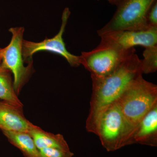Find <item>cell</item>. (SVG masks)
<instances>
[{"label":"cell","instance_id":"obj_1","mask_svg":"<svg viewBox=\"0 0 157 157\" xmlns=\"http://www.w3.org/2000/svg\"><path fill=\"white\" fill-rule=\"evenodd\" d=\"M142 74L141 60L135 51L112 73L104 76L91 75L92 94L86 122L88 132L96 135L98 121L104 110L117 101L129 85Z\"/></svg>","mask_w":157,"mask_h":157},{"label":"cell","instance_id":"obj_2","mask_svg":"<svg viewBox=\"0 0 157 157\" xmlns=\"http://www.w3.org/2000/svg\"><path fill=\"white\" fill-rule=\"evenodd\" d=\"M117 102L126 123L127 146L140 121L157 104V85L139 76L129 85Z\"/></svg>","mask_w":157,"mask_h":157},{"label":"cell","instance_id":"obj_3","mask_svg":"<svg viewBox=\"0 0 157 157\" xmlns=\"http://www.w3.org/2000/svg\"><path fill=\"white\" fill-rule=\"evenodd\" d=\"M157 0H122L110 21L98 31L99 36L112 32L149 29L147 22L149 10Z\"/></svg>","mask_w":157,"mask_h":157},{"label":"cell","instance_id":"obj_4","mask_svg":"<svg viewBox=\"0 0 157 157\" xmlns=\"http://www.w3.org/2000/svg\"><path fill=\"white\" fill-rule=\"evenodd\" d=\"M96 135L107 151H114L126 146V123L116 101L107 107L98 121Z\"/></svg>","mask_w":157,"mask_h":157},{"label":"cell","instance_id":"obj_5","mask_svg":"<svg viewBox=\"0 0 157 157\" xmlns=\"http://www.w3.org/2000/svg\"><path fill=\"white\" fill-rule=\"evenodd\" d=\"M23 27L11 28V42L3 48L2 65L10 70L14 76L13 85L17 95L28 81L33 71V61L25 66L22 56V46L24 33Z\"/></svg>","mask_w":157,"mask_h":157},{"label":"cell","instance_id":"obj_6","mask_svg":"<svg viewBox=\"0 0 157 157\" xmlns=\"http://www.w3.org/2000/svg\"><path fill=\"white\" fill-rule=\"evenodd\" d=\"M135 51V48L121 50L110 47L98 46L89 52L78 56L79 63L91 75L104 76L112 73L128 56Z\"/></svg>","mask_w":157,"mask_h":157},{"label":"cell","instance_id":"obj_7","mask_svg":"<svg viewBox=\"0 0 157 157\" xmlns=\"http://www.w3.org/2000/svg\"><path fill=\"white\" fill-rule=\"evenodd\" d=\"M71 12L68 8L63 11L62 16V24L58 33L53 38H46L42 42H36L23 40L22 53L25 62L27 63L33 61V56L36 52L41 51H47L55 53L63 57L72 67L80 66L78 56L74 55L67 50L63 39L66 25Z\"/></svg>","mask_w":157,"mask_h":157},{"label":"cell","instance_id":"obj_8","mask_svg":"<svg viewBox=\"0 0 157 157\" xmlns=\"http://www.w3.org/2000/svg\"><path fill=\"white\" fill-rule=\"evenodd\" d=\"M98 45L128 50L136 46L146 48L157 45V27L142 30H123L112 32L101 36Z\"/></svg>","mask_w":157,"mask_h":157},{"label":"cell","instance_id":"obj_9","mask_svg":"<svg viewBox=\"0 0 157 157\" xmlns=\"http://www.w3.org/2000/svg\"><path fill=\"white\" fill-rule=\"evenodd\" d=\"M132 144L157 146V104L144 117L132 133L127 146Z\"/></svg>","mask_w":157,"mask_h":157},{"label":"cell","instance_id":"obj_10","mask_svg":"<svg viewBox=\"0 0 157 157\" xmlns=\"http://www.w3.org/2000/svg\"><path fill=\"white\" fill-rule=\"evenodd\" d=\"M33 124L26 119L22 107L0 101V129L29 133Z\"/></svg>","mask_w":157,"mask_h":157},{"label":"cell","instance_id":"obj_11","mask_svg":"<svg viewBox=\"0 0 157 157\" xmlns=\"http://www.w3.org/2000/svg\"><path fill=\"white\" fill-rule=\"evenodd\" d=\"M28 133L33 139L39 150L49 147L64 150H70L67 141L61 134H54L45 132L43 129L34 124Z\"/></svg>","mask_w":157,"mask_h":157},{"label":"cell","instance_id":"obj_12","mask_svg":"<svg viewBox=\"0 0 157 157\" xmlns=\"http://www.w3.org/2000/svg\"><path fill=\"white\" fill-rule=\"evenodd\" d=\"M10 143L17 147L25 157H40V152L28 133L2 131Z\"/></svg>","mask_w":157,"mask_h":157},{"label":"cell","instance_id":"obj_13","mask_svg":"<svg viewBox=\"0 0 157 157\" xmlns=\"http://www.w3.org/2000/svg\"><path fill=\"white\" fill-rule=\"evenodd\" d=\"M0 99L16 106L23 107L14 90L10 70L0 65Z\"/></svg>","mask_w":157,"mask_h":157},{"label":"cell","instance_id":"obj_14","mask_svg":"<svg viewBox=\"0 0 157 157\" xmlns=\"http://www.w3.org/2000/svg\"><path fill=\"white\" fill-rule=\"evenodd\" d=\"M141 60V70L142 73H154L157 70V45L145 48Z\"/></svg>","mask_w":157,"mask_h":157},{"label":"cell","instance_id":"obj_15","mask_svg":"<svg viewBox=\"0 0 157 157\" xmlns=\"http://www.w3.org/2000/svg\"><path fill=\"white\" fill-rule=\"evenodd\" d=\"M40 157H73L74 153L70 151L53 147L39 150Z\"/></svg>","mask_w":157,"mask_h":157},{"label":"cell","instance_id":"obj_16","mask_svg":"<svg viewBox=\"0 0 157 157\" xmlns=\"http://www.w3.org/2000/svg\"><path fill=\"white\" fill-rule=\"evenodd\" d=\"M147 22L150 28L157 27V0L149 10L147 16Z\"/></svg>","mask_w":157,"mask_h":157},{"label":"cell","instance_id":"obj_17","mask_svg":"<svg viewBox=\"0 0 157 157\" xmlns=\"http://www.w3.org/2000/svg\"><path fill=\"white\" fill-rule=\"evenodd\" d=\"M97 1H100V0H97ZM107 1L109 4L117 6L122 0H107Z\"/></svg>","mask_w":157,"mask_h":157},{"label":"cell","instance_id":"obj_18","mask_svg":"<svg viewBox=\"0 0 157 157\" xmlns=\"http://www.w3.org/2000/svg\"><path fill=\"white\" fill-rule=\"evenodd\" d=\"M3 48H0V65L2 64V54Z\"/></svg>","mask_w":157,"mask_h":157}]
</instances>
